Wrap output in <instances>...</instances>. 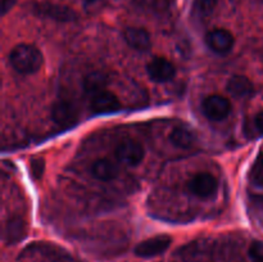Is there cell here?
<instances>
[{
    "label": "cell",
    "instance_id": "cell-12",
    "mask_svg": "<svg viewBox=\"0 0 263 262\" xmlns=\"http://www.w3.org/2000/svg\"><path fill=\"white\" fill-rule=\"evenodd\" d=\"M123 39L130 48L138 51H146L152 46V39L148 31L141 27H128L123 32Z\"/></svg>",
    "mask_w": 263,
    "mask_h": 262
},
{
    "label": "cell",
    "instance_id": "cell-7",
    "mask_svg": "<svg viewBox=\"0 0 263 262\" xmlns=\"http://www.w3.org/2000/svg\"><path fill=\"white\" fill-rule=\"evenodd\" d=\"M90 108L98 115H108L121 109V102L113 92L102 90L90 97Z\"/></svg>",
    "mask_w": 263,
    "mask_h": 262
},
{
    "label": "cell",
    "instance_id": "cell-2",
    "mask_svg": "<svg viewBox=\"0 0 263 262\" xmlns=\"http://www.w3.org/2000/svg\"><path fill=\"white\" fill-rule=\"evenodd\" d=\"M203 113L205 117L212 121H222L229 117L231 112V103L226 97L213 94L205 98L202 104Z\"/></svg>",
    "mask_w": 263,
    "mask_h": 262
},
{
    "label": "cell",
    "instance_id": "cell-4",
    "mask_svg": "<svg viewBox=\"0 0 263 262\" xmlns=\"http://www.w3.org/2000/svg\"><path fill=\"white\" fill-rule=\"evenodd\" d=\"M115 153L118 161L131 167L140 164V162L144 159V156H145L143 145L138 141L133 140V139H127V140L118 144Z\"/></svg>",
    "mask_w": 263,
    "mask_h": 262
},
{
    "label": "cell",
    "instance_id": "cell-13",
    "mask_svg": "<svg viewBox=\"0 0 263 262\" xmlns=\"http://www.w3.org/2000/svg\"><path fill=\"white\" fill-rule=\"evenodd\" d=\"M90 172L95 179L100 180V181H110L117 177L118 169L115 162H112L110 159L99 158L92 162Z\"/></svg>",
    "mask_w": 263,
    "mask_h": 262
},
{
    "label": "cell",
    "instance_id": "cell-15",
    "mask_svg": "<svg viewBox=\"0 0 263 262\" xmlns=\"http://www.w3.org/2000/svg\"><path fill=\"white\" fill-rule=\"evenodd\" d=\"M170 141L175 146H177V148L187 149L194 145L195 136L189 128L184 127V126H179V127H175L171 131V134H170Z\"/></svg>",
    "mask_w": 263,
    "mask_h": 262
},
{
    "label": "cell",
    "instance_id": "cell-18",
    "mask_svg": "<svg viewBox=\"0 0 263 262\" xmlns=\"http://www.w3.org/2000/svg\"><path fill=\"white\" fill-rule=\"evenodd\" d=\"M133 2L141 9L152 10V12H164L174 4V0H133Z\"/></svg>",
    "mask_w": 263,
    "mask_h": 262
},
{
    "label": "cell",
    "instance_id": "cell-8",
    "mask_svg": "<svg viewBox=\"0 0 263 262\" xmlns=\"http://www.w3.org/2000/svg\"><path fill=\"white\" fill-rule=\"evenodd\" d=\"M208 48L217 54H228L235 44L234 35L226 28H215L205 36Z\"/></svg>",
    "mask_w": 263,
    "mask_h": 262
},
{
    "label": "cell",
    "instance_id": "cell-11",
    "mask_svg": "<svg viewBox=\"0 0 263 262\" xmlns=\"http://www.w3.org/2000/svg\"><path fill=\"white\" fill-rule=\"evenodd\" d=\"M4 241L7 244L20 243L27 235V223L20 216L9 217L4 223Z\"/></svg>",
    "mask_w": 263,
    "mask_h": 262
},
{
    "label": "cell",
    "instance_id": "cell-3",
    "mask_svg": "<svg viewBox=\"0 0 263 262\" xmlns=\"http://www.w3.org/2000/svg\"><path fill=\"white\" fill-rule=\"evenodd\" d=\"M51 118L62 128H68L73 126L79 120V112L76 105L66 99L58 100L51 108Z\"/></svg>",
    "mask_w": 263,
    "mask_h": 262
},
{
    "label": "cell",
    "instance_id": "cell-10",
    "mask_svg": "<svg viewBox=\"0 0 263 262\" xmlns=\"http://www.w3.org/2000/svg\"><path fill=\"white\" fill-rule=\"evenodd\" d=\"M146 72L153 81L166 82L175 76L176 68L174 63L164 57H156L146 66Z\"/></svg>",
    "mask_w": 263,
    "mask_h": 262
},
{
    "label": "cell",
    "instance_id": "cell-21",
    "mask_svg": "<svg viewBox=\"0 0 263 262\" xmlns=\"http://www.w3.org/2000/svg\"><path fill=\"white\" fill-rule=\"evenodd\" d=\"M249 257L253 262H263V241H253L249 247Z\"/></svg>",
    "mask_w": 263,
    "mask_h": 262
},
{
    "label": "cell",
    "instance_id": "cell-9",
    "mask_svg": "<svg viewBox=\"0 0 263 262\" xmlns=\"http://www.w3.org/2000/svg\"><path fill=\"white\" fill-rule=\"evenodd\" d=\"M35 13L43 17L50 18V20L58 21V22H71L77 18L73 9L66 5L53 4V3H39L35 7Z\"/></svg>",
    "mask_w": 263,
    "mask_h": 262
},
{
    "label": "cell",
    "instance_id": "cell-22",
    "mask_svg": "<svg viewBox=\"0 0 263 262\" xmlns=\"http://www.w3.org/2000/svg\"><path fill=\"white\" fill-rule=\"evenodd\" d=\"M15 3H17V0H2V14H5L8 10L12 9Z\"/></svg>",
    "mask_w": 263,
    "mask_h": 262
},
{
    "label": "cell",
    "instance_id": "cell-6",
    "mask_svg": "<svg viewBox=\"0 0 263 262\" xmlns=\"http://www.w3.org/2000/svg\"><path fill=\"white\" fill-rule=\"evenodd\" d=\"M172 239L168 235H157L153 238H149L146 240L140 241L135 247V254L141 257V258H151L156 257L158 254L163 253L171 246Z\"/></svg>",
    "mask_w": 263,
    "mask_h": 262
},
{
    "label": "cell",
    "instance_id": "cell-24",
    "mask_svg": "<svg viewBox=\"0 0 263 262\" xmlns=\"http://www.w3.org/2000/svg\"><path fill=\"white\" fill-rule=\"evenodd\" d=\"M261 202H262V203H263V199H261Z\"/></svg>",
    "mask_w": 263,
    "mask_h": 262
},
{
    "label": "cell",
    "instance_id": "cell-5",
    "mask_svg": "<svg viewBox=\"0 0 263 262\" xmlns=\"http://www.w3.org/2000/svg\"><path fill=\"white\" fill-rule=\"evenodd\" d=\"M218 186L217 179L208 172H199L190 179L187 188L198 198L207 199L216 193Z\"/></svg>",
    "mask_w": 263,
    "mask_h": 262
},
{
    "label": "cell",
    "instance_id": "cell-19",
    "mask_svg": "<svg viewBox=\"0 0 263 262\" xmlns=\"http://www.w3.org/2000/svg\"><path fill=\"white\" fill-rule=\"evenodd\" d=\"M45 172V159L41 157H33L30 161V175L35 181L43 179Z\"/></svg>",
    "mask_w": 263,
    "mask_h": 262
},
{
    "label": "cell",
    "instance_id": "cell-16",
    "mask_svg": "<svg viewBox=\"0 0 263 262\" xmlns=\"http://www.w3.org/2000/svg\"><path fill=\"white\" fill-rule=\"evenodd\" d=\"M108 79L103 72L95 71L91 72V73L87 74L84 80V89L86 91V94H89L90 97L97 92L102 91V90H105V85H107Z\"/></svg>",
    "mask_w": 263,
    "mask_h": 262
},
{
    "label": "cell",
    "instance_id": "cell-17",
    "mask_svg": "<svg viewBox=\"0 0 263 262\" xmlns=\"http://www.w3.org/2000/svg\"><path fill=\"white\" fill-rule=\"evenodd\" d=\"M218 0H194L192 13L197 18H205L215 10Z\"/></svg>",
    "mask_w": 263,
    "mask_h": 262
},
{
    "label": "cell",
    "instance_id": "cell-1",
    "mask_svg": "<svg viewBox=\"0 0 263 262\" xmlns=\"http://www.w3.org/2000/svg\"><path fill=\"white\" fill-rule=\"evenodd\" d=\"M9 63L18 73H35L43 66V54L31 44H20L9 54Z\"/></svg>",
    "mask_w": 263,
    "mask_h": 262
},
{
    "label": "cell",
    "instance_id": "cell-20",
    "mask_svg": "<svg viewBox=\"0 0 263 262\" xmlns=\"http://www.w3.org/2000/svg\"><path fill=\"white\" fill-rule=\"evenodd\" d=\"M253 131L254 135H263V110L257 113L251 121H248V127L246 133Z\"/></svg>",
    "mask_w": 263,
    "mask_h": 262
},
{
    "label": "cell",
    "instance_id": "cell-23",
    "mask_svg": "<svg viewBox=\"0 0 263 262\" xmlns=\"http://www.w3.org/2000/svg\"><path fill=\"white\" fill-rule=\"evenodd\" d=\"M259 164H261V166H262V169H263V156L261 157V158H259Z\"/></svg>",
    "mask_w": 263,
    "mask_h": 262
},
{
    "label": "cell",
    "instance_id": "cell-14",
    "mask_svg": "<svg viewBox=\"0 0 263 262\" xmlns=\"http://www.w3.org/2000/svg\"><path fill=\"white\" fill-rule=\"evenodd\" d=\"M226 89L236 98H247L254 92V86L251 80L247 76H241V74L231 77L226 85Z\"/></svg>",
    "mask_w": 263,
    "mask_h": 262
}]
</instances>
